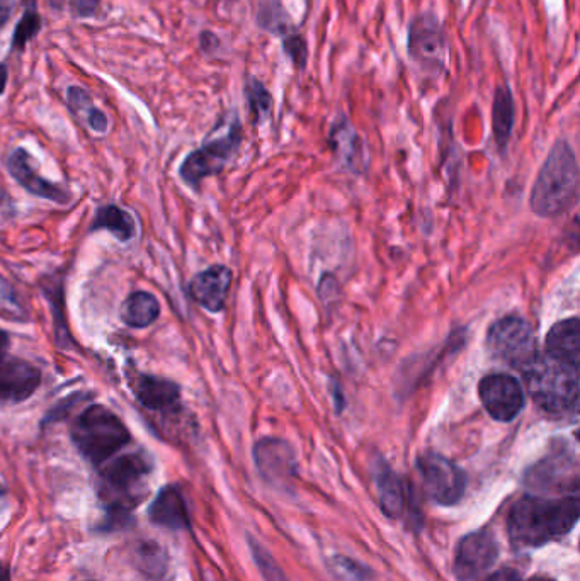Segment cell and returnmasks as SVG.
Returning a JSON list of instances; mask_svg holds the SVG:
<instances>
[{"label":"cell","instance_id":"1","mask_svg":"<svg viewBox=\"0 0 580 581\" xmlns=\"http://www.w3.org/2000/svg\"><path fill=\"white\" fill-rule=\"evenodd\" d=\"M579 520V497H523L512 507L509 534L518 548H540L572 531Z\"/></svg>","mask_w":580,"mask_h":581},{"label":"cell","instance_id":"2","mask_svg":"<svg viewBox=\"0 0 580 581\" xmlns=\"http://www.w3.org/2000/svg\"><path fill=\"white\" fill-rule=\"evenodd\" d=\"M579 165L574 148L560 140L540 169L531 192V209L541 218H557L579 203Z\"/></svg>","mask_w":580,"mask_h":581},{"label":"cell","instance_id":"3","mask_svg":"<svg viewBox=\"0 0 580 581\" xmlns=\"http://www.w3.org/2000/svg\"><path fill=\"white\" fill-rule=\"evenodd\" d=\"M523 376L529 396L543 412L553 417H567L577 412L579 366L540 354Z\"/></svg>","mask_w":580,"mask_h":581},{"label":"cell","instance_id":"4","mask_svg":"<svg viewBox=\"0 0 580 581\" xmlns=\"http://www.w3.org/2000/svg\"><path fill=\"white\" fill-rule=\"evenodd\" d=\"M72 439L82 456L101 464L130 442V432L116 413L103 405H91L75 420Z\"/></svg>","mask_w":580,"mask_h":581},{"label":"cell","instance_id":"5","mask_svg":"<svg viewBox=\"0 0 580 581\" xmlns=\"http://www.w3.org/2000/svg\"><path fill=\"white\" fill-rule=\"evenodd\" d=\"M152 464L140 452H131L106 466L99 480V497L109 508L131 510L147 498Z\"/></svg>","mask_w":580,"mask_h":581},{"label":"cell","instance_id":"6","mask_svg":"<svg viewBox=\"0 0 580 581\" xmlns=\"http://www.w3.org/2000/svg\"><path fill=\"white\" fill-rule=\"evenodd\" d=\"M240 143L242 125L234 113L218 126L215 133H211L200 150L189 153L188 158L182 162L179 170L182 181L189 186L198 187L206 177L220 174L235 157V153L239 152Z\"/></svg>","mask_w":580,"mask_h":581},{"label":"cell","instance_id":"7","mask_svg":"<svg viewBox=\"0 0 580 581\" xmlns=\"http://www.w3.org/2000/svg\"><path fill=\"white\" fill-rule=\"evenodd\" d=\"M485 345L495 361L524 373L540 356L535 328L521 316H506L487 333Z\"/></svg>","mask_w":580,"mask_h":581},{"label":"cell","instance_id":"8","mask_svg":"<svg viewBox=\"0 0 580 581\" xmlns=\"http://www.w3.org/2000/svg\"><path fill=\"white\" fill-rule=\"evenodd\" d=\"M409 57L427 74H443L448 65V38L433 12H424L410 21Z\"/></svg>","mask_w":580,"mask_h":581},{"label":"cell","instance_id":"9","mask_svg":"<svg viewBox=\"0 0 580 581\" xmlns=\"http://www.w3.org/2000/svg\"><path fill=\"white\" fill-rule=\"evenodd\" d=\"M426 493L439 505H455L465 495L467 476L450 459L427 452L417 459Z\"/></svg>","mask_w":580,"mask_h":581},{"label":"cell","instance_id":"10","mask_svg":"<svg viewBox=\"0 0 580 581\" xmlns=\"http://www.w3.org/2000/svg\"><path fill=\"white\" fill-rule=\"evenodd\" d=\"M478 396L485 410L497 422H512L523 412L524 390L511 374L494 373L478 383Z\"/></svg>","mask_w":580,"mask_h":581},{"label":"cell","instance_id":"11","mask_svg":"<svg viewBox=\"0 0 580 581\" xmlns=\"http://www.w3.org/2000/svg\"><path fill=\"white\" fill-rule=\"evenodd\" d=\"M499 546L489 531L473 532L456 549L455 573L460 581H473L495 565Z\"/></svg>","mask_w":580,"mask_h":581},{"label":"cell","instance_id":"12","mask_svg":"<svg viewBox=\"0 0 580 581\" xmlns=\"http://www.w3.org/2000/svg\"><path fill=\"white\" fill-rule=\"evenodd\" d=\"M130 388L138 403L150 412L162 415L181 412V388L169 379L137 373L130 378Z\"/></svg>","mask_w":580,"mask_h":581},{"label":"cell","instance_id":"13","mask_svg":"<svg viewBox=\"0 0 580 581\" xmlns=\"http://www.w3.org/2000/svg\"><path fill=\"white\" fill-rule=\"evenodd\" d=\"M40 383V369L31 362L9 356L0 362V403L28 400Z\"/></svg>","mask_w":580,"mask_h":581},{"label":"cell","instance_id":"14","mask_svg":"<svg viewBox=\"0 0 580 581\" xmlns=\"http://www.w3.org/2000/svg\"><path fill=\"white\" fill-rule=\"evenodd\" d=\"M7 169L26 191L35 194L38 198L48 199V201L58 204L69 203V192L62 187L55 186L45 177H41L36 170L33 157L24 148H18L12 152L11 157L7 160Z\"/></svg>","mask_w":580,"mask_h":581},{"label":"cell","instance_id":"15","mask_svg":"<svg viewBox=\"0 0 580 581\" xmlns=\"http://www.w3.org/2000/svg\"><path fill=\"white\" fill-rule=\"evenodd\" d=\"M232 271L225 266H211L189 283L191 298L211 313H220L227 303Z\"/></svg>","mask_w":580,"mask_h":581},{"label":"cell","instance_id":"16","mask_svg":"<svg viewBox=\"0 0 580 581\" xmlns=\"http://www.w3.org/2000/svg\"><path fill=\"white\" fill-rule=\"evenodd\" d=\"M257 468L269 480H285L295 474V452L285 440L262 439L254 447Z\"/></svg>","mask_w":580,"mask_h":581},{"label":"cell","instance_id":"17","mask_svg":"<svg viewBox=\"0 0 580 581\" xmlns=\"http://www.w3.org/2000/svg\"><path fill=\"white\" fill-rule=\"evenodd\" d=\"M546 356L555 357L558 361L569 362L579 366L580 362V320L569 318L555 323L546 335Z\"/></svg>","mask_w":580,"mask_h":581},{"label":"cell","instance_id":"18","mask_svg":"<svg viewBox=\"0 0 580 581\" xmlns=\"http://www.w3.org/2000/svg\"><path fill=\"white\" fill-rule=\"evenodd\" d=\"M375 480L380 493L381 508L388 517H404L409 508V490L399 474L393 473L387 464H378L375 469Z\"/></svg>","mask_w":580,"mask_h":581},{"label":"cell","instance_id":"19","mask_svg":"<svg viewBox=\"0 0 580 581\" xmlns=\"http://www.w3.org/2000/svg\"><path fill=\"white\" fill-rule=\"evenodd\" d=\"M150 517L155 524L164 525L169 529H182L188 525V510L182 498L181 491L174 486H167L160 491L150 508Z\"/></svg>","mask_w":580,"mask_h":581},{"label":"cell","instance_id":"20","mask_svg":"<svg viewBox=\"0 0 580 581\" xmlns=\"http://www.w3.org/2000/svg\"><path fill=\"white\" fill-rule=\"evenodd\" d=\"M512 128H514V99L511 89L507 85H501L495 89L492 104V130L495 143L501 150H506L507 143L511 140Z\"/></svg>","mask_w":580,"mask_h":581},{"label":"cell","instance_id":"21","mask_svg":"<svg viewBox=\"0 0 580 581\" xmlns=\"http://www.w3.org/2000/svg\"><path fill=\"white\" fill-rule=\"evenodd\" d=\"M160 305L154 294L131 293L121 306V320L131 328H145L159 318Z\"/></svg>","mask_w":580,"mask_h":581},{"label":"cell","instance_id":"22","mask_svg":"<svg viewBox=\"0 0 580 581\" xmlns=\"http://www.w3.org/2000/svg\"><path fill=\"white\" fill-rule=\"evenodd\" d=\"M92 230H108L120 242H128L135 237L137 226L135 220L125 209L118 208L114 204L97 209L96 220L92 223Z\"/></svg>","mask_w":580,"mask_h":581},{"label":"cell","instance_id":"23","mask_svg":"<svg viewBox=\"0 0 580 581\" xmlns=\"http://www.w3.org/2000/svg\"><path fill=\"white\" fill-rule=\"evenodd\" d=\"M257 23L268 33L276 34L281 38L296 33L295 24L291 23L288 12L279 0H262L259 14H257Z\"/></svg>","mask_w":580,"mask_h":581},{"label":"cell","instance_id":"24","mask_svg":"<svg viewBox=\"0 0 580 581\" xmlns=\"http://www.w3.org/2000/svg\"><path fill=\"white\" fill-rule=\"evenodd\" d=\"M69 104L72 111H74L77 116H79L84 123H86L91 130L97 131V133H106L108 131V118L106 114L97 109L94 104H92V99L89 94H87L84 89L80 87H70L69 92Z\"/></svg>","mask_w":580,"mask_h":581},{"label":"cell","instance_id":"25","mask_svg":"<svg viewBox=\"0 0 580 581\" xmlns=\"http://www.w3.org/2000/svg\"><path fill=\"white\" fill-rule=\"evenodd\" d=\"M245 97H247L252 118H254L256 123H262L273 111V96L264 87L261 80H257L256 77H251V79L247 80Z\"/></svg>","mask_w":580,"mask_h":581},{"label":"cell","instance_id":"26","mask_svg":"<svg viewBox=\"0 0 580 581\" xmlns=\"http://www.w3.org/2000/svg\"><path fill=\"white\" fill-rule=\"evenodd\" d=\"M0 315L9 316V320H21L26 316L23 305L19 303L16 289L12 288V284L2 276H0Z\"/></svg>","mask_w":580,"mask_h":581},{"label":"cell","instance_id":"27","mask_svg":"<svg viewBox=\"0 0 580 581\" xmlns=\"http://www.w3.org/2000/svg\"><path fill=\"white\" fill-rule=\"evenodd\" d=\"M41 28L40 16L36 12L35 0H31V7L24 11V16L19 21L18 29L14 33V46L23 48L33 36L38 34Z\"/></svg>","mask_w":580,"mask_h":581},{"label":"cell","instance_id":"28","mask_svg":"<svg viewBox=\"0 0 580 581\" xmlns=\"http://www.w3.org/2000/svg\"><path fill=\"white\" fill-rule=\"evenodd\" d=\"M283 50H285L286 57L290 58L291 63H293V67L298 68V70L305 68L308 60V46L303 40L302 34L296 31V33L283 38Z\"/></svg>","mask_w":580,"mask_h":581},{"label":"cell","instance_id":"29","mask_svg":"<svg viewBox=\"0 0 580 581\" xmlns=\"http://www.w3.org/2000/svg\"><path fill=\"white\" fill-rule=\"evenodd\" d=\"M70 9L79 16H89L96 11L97 0H69Z\"/></svg>","mask_w":580,"mask_h":581},{"label":"cell","instance_id":"30","mask_svg":"<svg viewBox=\"0 0 580 581\" xmlns=\"http://www.w3.org/2000/svg\"><path fill=\"white\" fill-rule=\"evenodd\" d=\"M14 6H16V0H0V26H4L9 21Z\"/></svg>","mask_w":580,"mask_h":581},{"label":"cell","instance_id":"31","mask_svg":"<svg viewBox=\"0 0 580 581\" xmlns=\"http://www.w3.org/2000/svg\"><path fill=\"white\" fill-rule=\"evenodd\" d=\"M487 581H521V578H519V575L516 573V571L506 568V570L497 571V573H494V575L490 576L489 580Z\"/></svg>","mask_w":580,"mask_h":581},{"label":"cell","instance_id":"32","mask_svg":"<svg viewBox=\"0 0 580 581\" xmlns=\"http://www.w3.org/2000/svg\"><path fill=\"white\" fill-rule=\"evenodd\" d=\"M9 345H11L9 335L4 330H0V362L4 361L9 354Z\"/></svg>","mask_w":580,"mask_h":581},{"label":"cell","instance_id":"33","mask_svg":"<svg viewBox=\"0 0 580 581\" xmlns=\"http://www.w3.org/2000/svg\"><path fill=\"white\" fill-rule=\"evenodd\" d=\"M7 85V67L4 63H0V94L6 91Z\"/></svg>","mask_w":580,"mask_h":581},{"label":"cell","instance_id":"34","mask_svg":"<svg viewBox=\"0 0 580 581\" xmlns=\"http://www.w3.org/2000/svg\"><path fill=\"white\" fill-rule=\"evenodd\" d=\"M0 581H7L6 575H4V571H2V568H0Z\"/></svg>","mask_w":580,"mask_h":581},{"label":"cell","instance_id":"35","mask_svg":"<svg viewBox=\"0 0 580 581\" xmlns=\"http://www.w3.org/2000/svg\"><path fill=\"white\" fill-rule=\"evenodd\" d=\"M529 581H553V580H548V578H533V580Z\"/></svg>","mask_w":580,"mask_h":581}]
</instances>
